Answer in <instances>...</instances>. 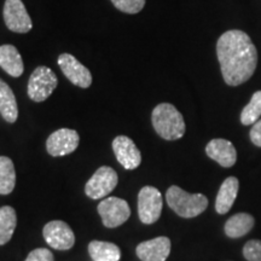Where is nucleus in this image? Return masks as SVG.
Segmentation results:
<instances>
[{
    "label": "nucleus",
    "mask_w": 261,
    "mask_h": 261,
    "mask_svg": "<svg viewBox=\"0 0 261 261\" xmlns=\"http://www.w3.org/2000/svg\"><path fill=\"white\" fill-rule=\"evenodd\" d=\"M58 65L64 76L81 89H89L92 84V74L70 54H62L58 57Z\"/></svg>",
    "instance_id": "nucleus-11"
},
{
    "label": "nucleus",
    "mask_w": 261,
    "mask_h": 261,
    "mask_svg": "<svg viewBox=\"0 0 261 261\" xmlns=\"http://www.w3.org/2000/svg\"><path fill=\"white\" fill-rule=\"evenodd\" d=\"M16 226H17V215L14 208L10 205L0 208V246L10 242Z\"/></svg>",
    "instance_id": "nucleus-20"
},
{
    "label": "nucleus",
    "mask_w": 261,
    "mask_h": 261,
    "mask_svg": "<svg viewBox=\"0 0 261 261\" xmlns=\"http://www.w3.org/2000/svg\"><path fill=\"white\" fill-rule=\"evenodd\" d=\"M89 254L93 261H120L121 250L116 244L103 241H92L89 244Z\"/></svg>",
    "instance_id": "nucleus-19"
},
{
    "label": "nucleus",
    "mask_w": 261,
    "mask_h": 261,
    "mask_svg": "<svg viewBox=\"0 0 261 261\" xmlns=\"http://www.w3.org/2000/svg\"><path fill=\"white\" fill-rule=\"evenodd\" d=\"M151 121L156 133L166 140L180 139L185 133L184 117L173 104L156 106L152 110Z\"/></svg>",
    "instance_id": "nucleus-2"
},
{
    "label": "nucleus",
    "mask_w": 261,
    "mask_h": 261,
    "mask_svg": "<svg viewBox=\"0 0 261 261\" xmlns=\"http://www.w3.org/2000/svg\"><path fill=\"white\" fill-rule=\"evenodd\" d=\"M171 240L161 236L138 244L136 253L142 261H166L171 253Z\"/></svg>",
    "instance_id": "nucleus-13"
},
{
    "label": "nucleus",
    "mask_w": 261,
    "mask_h": 261,
    "mask_svg": "<svg viewBox=\"0 0 261 261\" xmlns=\"http://www.w3.org/2000/svg\"><path fill=\"white\" fill-rule=\"evenodd\" d=\"M162 196L154 187H144L138 194V217L143 224H154L162 212Z\"/></svg>",
    "instance_id": "nucleus-6"
},
{
    "label": "nucleus",
    "mask_w": 261,
    "mask_h": 261,
    "mask_svg": "<svg viewBox=\"0 0 261 261\" xmlns=\"http://www.w3.org/2000/svg\"><path fill=\"white\" fill-rule=\"evenodd\" d=\"M24 261H54V254L46 248H38L32 250Z\"/></svg>",
    "instance_id": "nucleus-25"
},
{
    "label": "nucleus",
    "mask_w": 261,
    "mask_h": 261,
    "mask_svg": "<svg viewBox=\"0 0 261 261\" xmlns=\"http://www.w3.org/2000/svg\"><path fill=\"white\" fill-rule=\"evenodd\" d=\"M238 189H240V181L237 178L228 177L225 179L215 200V211L218 213L226 214L232 208L237 197Z\"/></svg>",
    "instance_id": "nucleus-16"
},
{
    "label": "nucleus",
    "mask_w": 261,
    "mask_h": 261,
    "mask_svg": "<svg viewBox=\"0 0 261 261\" xmlns=\"http://www.w3.org/2000/svg\"><path fill=\"white\" fill-rule=\"evenodd\" d=\"M0 67L12 77H19L23 74V60L14 45L0 46Z\"/></svg>",
    "instance_id": "nucleus-15"
},
{
    "label": "nucleus",
    "mask_w": 261,
    "mask_h": 261,
    "mask_svg": "<svg viewBox=\"0 0 261 261\" xmlns=\"http://www.w3.org/2000/svg\"><path fill=\"white\" fill-rule=\"evenodd\" d=\"M58 80L56 74L48 67L35 68L28 81V97L33 102H44L56 90Z\"/></svg>",
    "instance_id": "nucleus-4"
},
{
    "label": "nucleus",
    "mask_w": 261,
    "mask_h": 261,
    "mask_svg": "<svg viewBox=\"0 0 261 261\" xmlns=\"http://www.w3.org/2000/svg\"><path fill=\"white\" fill-rule=\"evenodd\" d=\"M0 114L9 123H15L18 119L17 100L11 87L0 79Z\"/></svg>",
    "instance_id": "nucleus-17"
},
{
    "label": "nucleus",
    "mask_w": 261,
    "mask_h": 261,
    "mask_svg": "<svg viewBox=\"0 0 261 261\" xmlns=\"http://www.w3.org/2000/svg\"><path fill=\"white\" fill-rule=\"evenodd\" d=\"M114 6L125 14H138L145 6V0H112Z\"/></svg>",
    "instance_id": "nucleus-23"
},
{
    "label": "nucleus",
    "mask_w": 261,
    "mask_h": 261,
    "mask_svg": "<svg viewBox=\"0 0 261 261\" xmlns=\"http://www.w3.org/2000/svg\"><path fill=\"white\" fill-rule=\"evenodd\" d=\"M80 142L79 133L75 129L61 128L51 133L46 140L47 152L54 158L65 156L74 152Z\"/></svg>",
    "instance_id": "nucleus-10"
},
{
    "label": "nucleus",
    "mask_w": 261,
    "mask_h": 261,
    "mask_svg": "<svg viewBox=\"0 0 261 261\" xmlns=\"http://www.w3.org/2000/svg\"><path fill=\"white\" fill-rule=\"evenodd\" d=\"M208 158L218 162L221 167L230 168L237 161V151L233 144L226 139H213L205 146Z\"/></svg>",
    "instance_id": "nucleus-14"
},
{
    "label": "nucleus",
    "mask_w": 261,
    "mask_h": 261,
    "mask_svg": "<svg viewBox=\"0 0 261 261\" xmlns=\"http://www.w3.org/2000/svg\"><path fill=\"white\" fill-rule=\"evenodd\" d=\"M119 177L114 168L109 166L99 167L85 185V194L92 200L106 197L116 188Z\"/></svg>",
    "instance_id": "nucleus-5"
},
{
    "label": "nucleus",
    "mask_w": 261,
    "mask_h": 261,
    "mask_svg": "<svg viewBox=\"0 0 261 261\" xmlns=\"http://www.w3.org/2000/svg\"><path fill=\"white\" fill-rule=\"evenodd\" d=\"M46 243L56 250H69L75 244V234L69 225L61 220H52L42 230Z\"/></svg>",
    "instance_id": "nucleus-9"
},
{
    "label": "nucleus",
    "mask_w": 261,
    "mask_h": 261,
    "mask_svg": "<svg viewBox=\"0 0 261 261\" xmlns=\"http://www.w3.org/2000/svg\"><path fill=\"white\" fill-rule=\"evenodd\" d=\"M3 16L6 27L14 33L25 34L33 27L32 18L22 0H5Z\"/></svg>",
    "instance_id": "nucleus-8"
},
{
    "label": "nucleus",
    "mask_w": 261,
    "mask_h": 261,
    "mask_svg": "<svg viewBox=\"0 0 261 261\" xmlns=\"http://www.w3.org/2000/svg\"><path fill=\"white\" fill-rule=\"evenodd\" d=\"M243 256L248 261H261V241H248L243 247Z\"/></svg>",
    "instance_id": "nucleus-24"
},
{
    "label": "nucleus",
    "mask_w": 261,
    "mask_h": 261,
    "mask_svg": "<svg viewBox=\"0 0 261 261\" xmlns=\"http://www.w3.org/2000/svg\"><path fill=\"white\" fill-rule=\"evenodd\" d=\"M261 116V91H256L253 94L250 102L244 107V109L241 113V122L244 126L254 125L256 121H259Z\"/></svg>",
    "instance_id": "nucleus-22"
},
{
    "label": "nucleus",
    "mask_w": 261,
    "mask_h": 261,
    "mask_svg": "<svg viewBox=\"0 0 261 261\" xmlns=\"http://www.w3.org/2000/svg\"><path fill=\"white\" fill-rule=\"evenodd\" d=\"M98 213L102 218L103 225L108 228L121 226L128 220L130 208L125 200L119 197H108L98 204Z\"/></svg>",
    "instance_id": "nucleus-7"
},
{
    "label": "nucleus",
    "mask_w": 261,
    "mask_h": 261,
    "mask_svg": "<svg viewBox=\"0 0 261 261\" xmlns=\"http://www.w3.org/2000/svg\"><path fill=\"white\" fill-rule=\"evenodd\" d=\"M166 201L173 212L187 219L197 217L208 207V198L204 195L189 194L177 185H172L166 192Z\"/></svg>",
    "instance_id": "nucleus-3"
},
{
    "label": "nucleus",
    "mask_w": 261,
    "mask_h": 261,
    "mask_svg": "<svg viewBox=\"0 0 261 261\" xmlns=\"http://www.w3.org/2000/svg\"><path fill=\"white\" fill-rule=\"evenodd\" d=\"M221 74L228 86H238L253 76L257 65V51L247 33L232 29L217 42Z\"/></svg>",
    "instance_id": "nucleus-1"
},
{
    "label": "nucleus",
    "mask_w": 261,
    "mask_h": 261,
    "mask_svg": "<svg viewBox=\"0 0 261 261\" xmlns=\"http://www.w3.org/2000/svg\"><path fill=\"white\" fill-rule=\"evenodd\" d=\"M16 185V171L12 160L0 156V195H10Z\"/></svg>",
    "instance_id": "nucleus-21"
},
{
    "label": "nucleus",
    "mask_w": 261,
    "mask_h": 261,
    "mask_svg": "<svg viewBox=\"0 0 261 261\" xmlns=\"http://www.w3.org/2000/svg\"><path fill=\"white\" fill-rule=\"evenodd\" d=\"M113 150L117 161L125 169L132 171L142 163V154L132 139L126 136H117L113 140Z\"/></svg>",
    "instance_id": "nucleus-12"
},
{
    "label": "nucleus",
    "mask_w": 261,
    "mask_h": 261,
    "mask_svg": "<svg viewBox=\"0 0 261 261\" xmlns=\"http://www.w3.org/2000/svg\"><path fill=\"white\" fill-rule=\"evenodd\" d=\"M250 140L253 142L254 145L260 146L261 148V119L259 121H256L254 123L252 129H250Z\"/></svg>",
    "instance_id": "nucleus-26"
},
{
    "label": "nucleus",
    "mask_w": 261,
    "mask_h": 261,
    "mask_svg": "<svg viewBox=\"0 0 261 261\" xmlns=\"http://www.w3.org/2000/svg\"><path fill=\"white\" fill-rule=\"evenodd\" d=\"M254 226V218L248 213H238L230 218L225 224V233L230 238L243 237Z\"/></svg>",
    "instance_id": "nucleus-18"
}]
</instances>
